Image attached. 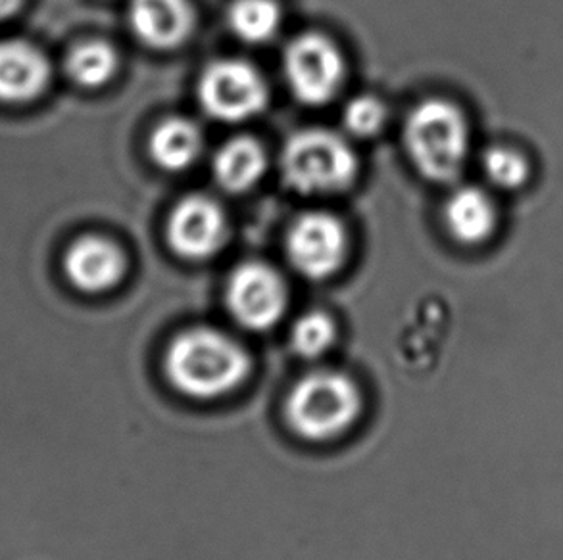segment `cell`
<instances>
[{
    "label": "cell",
    "mask_w": 563,
    "mask_h": 560,
    "mask_svg": "<svg viewBox=\"0 0 563 560\" xmlns=\"http://www.w3.org/2000/svg\"><path fill=\"white\" fill-rule=\"evenodd\" d=\"M164 363L172 387L202 402L235 392L251 374L246 349L213 328H192L179 334Z\"/></svg>",
    "instance_id": "obj_1"
},
{
    "label": "cell",
    "mask_w": 563,
    "mask_h": 560,
    "mask_svg": "<svg viewBox=\"0 0 563 560\" xmlns=\"http://www.w3.org/2000/svg\"><path fill=\"white\" fill-rule=\"evenodd\" d=\"M406 148L419 173L433 182H452L470 156V127L464 112L446 100H426L406 123Z\"/></svg>",
    "instance_id": "obj_2"
},
{
    "label": "cell",
    "mask_w": 563,
    "mask_h": 560,
    "mask_svg": "<svg viewBox=\"0 0 563 560\" xmlns=\"http://www.w3.org/2000/svg\"><path fill=\"white\" fill-rule=\"evenodd\" d=\"M362 394L356 382L339 371H313L290 390L285 413L300 438L328 441L356 423Z\"/></svg>",
    "instance_id": "obj_3"
},
{
    "label": "cell",
    "mask_w": 563,
    "mask_h": 560,
    "mask_svg": "<svg viewBox=\"0 0 563 560\" xmlns=\"http://www.w3.org/2000/svg\"><path fill=\"white\" fill-rule=\"evenodd\" d=\"M282 169L290 189L302 194H329L352 184L358 159L346 141L335 133L308 130L287 143Z\"/></svg>",
    "instance_id": "obj_4"
},
{
    "label": "cell",
    "mask_w": 563,
    "mask_h": 560,
    "mask_svg": "<svg viewBox=\"0 0 563 560\" xmlns=\"http://www.w3.org/2000/svg\"><path fill=\"white\" fill-rule=\"evenodd\" d=\"M198 97L212 117L235 123L249 120L266 108L267 89L264 79L251 64L220 60L206 69L198 87Z\"/></svg>",
    "instance_id": "obj_5"
},
{
    "label": "cell",
    "mask_w": 563,
    "mask_h": 560,
    "mask_svg": "<svg viewBox=\"0 0 563 560\" xmlns=\"http://www.w3.org/2000/svg\"><path fill=\"white\" fill-rule=\"evenodd\" d=\"M285 76L298 100L318 107L333 99L343 83V56L328 37L306 33L285 53Z\"/></svg>",
    "instance_id": "obj_6"
},
{
    "label": "cell",
    "mask_w": 563,
    "mask_h": 560,
    "mask_svg": "<svg viewBox=\"0 0 563 560\" xmlns=\"http://www.w3.org/2000/svg\"><path fill=\"white\" fill-rule=\"evenodd\" d=\"M228 305L239 325L267 331L287 310V288L272 267L244 264L229 279Z\"/></svg>",
    "instance_id": "obj_7"
},
{
    "label": "cell",
    "mask_w": 563,
    "mask_h": 560,
    "mask_svg": "<svg viewBox=\"0 0 563 560\" xmlns=\"http://www.w3.org/2000/svg\"><path fill=\"white\" fill-rule=\"evenodd\" d=\"M290 264L310 279H325L341 267L346 251L343 225L328 213H308L290 228Z\"/></svg>",
    "instance_id": "obj_8"
},
{
    "label": "cell",
    "mask_w": 563,
    "mask_h": 560,
    "mask_svg": "<svg viewBox=\"0 0 563 560\" xmlns=\"http://www.w3.org/2000/svg\"><path fill=\"white\" fill-rule=\"evenodd\" d=\"M225 235V215L210 198H185L169 217V244L179 256L187 259L210 258L220 250Z\"/></svg>",
    "instance_id": "obj_9"
},
{
    "label": "cell",
    "mask_w": 563,
    "mask_h": 560,
    "mask_svg": "<svg viewBox=\"0 0 563 560\" xmlns=\"http://www.w3.org/2000/svg\"><path fill=\"white\" fill-rule=\"evenodd\" d=\"M64 271L77 290L100 294L122 280L125 258L122 250L107 238L85 236L66 251Z\"/></svg>",
    "instance_id": "obj_10"
},
{
    "label": "cell",
    "mask_w": 563,
    "mask_h": 560,
    "mask_svg": "<svg viewBox=\"0 0 563 560\" xmlns=\"http://www.w3.org/2000/svg\"><path fill=\"white\" fill-rule=\"evenodd\" d=\"M133 33L153 48H174L189 37L195 14L189 0H131Z\"/></svg>",
    "instance_id": "obj_11"
},
{
    "label": "cell",
    "mask_w": 563,
    "mask_h": 560,
    "mask_svg": "<svg viewBox=\"0 0 563 560\" xmlns=\"http://www.w3.org/2000/svg\"><path fill=\"white\" fill-rule=\"evenodd\" d=\"M51 77L48 61L35 46L22 41L0 43V100L30 102L43 92Z\"/></svg>",
    "instance_id": "obj_12"
},
{
    "label": "cell",
    "mask_w": 563,
    "mask_h": 560,
    "mask_svg": "<svg viewBox=\"0 0 563 560\" xmlns=\"http://www.w3.org/2000/svg\"><path fill=\"white\" fill-rule=\"evenodd\" d=\"M450 235L465 246L487 243L498 225V210L488 192L477 187L457 189L444 208Z\"/></svg>",
    "instance_id": "obj_13"
},
{
    "label": "cell",
    "mask_w": 563,
    "mask_h": 560,
    "mask_svg": "<svg viewBox=\"0 0 563 560\" xmlns=\"http://www.w3.org/2000/svg\"><path fill=\"white\" fill-rule=\"evenodd\" d=\"M266 171V154L254 138L239 137L221 146L213 159V175L229 192L254 187Z\"/></svg>",
    "instance_id": "obj_14"
},
{
    "label": "cell",
    "mask_w": 563,
    "mask_h": 560,
    "mask_svg": "<svg viewBox=\"0 0 563 560\" xmlns=\"http://www.w3.org/2000/svg\"><path fill=\"white\" fill-rule=\"evenodd\" d=\"M202 137L195 123L189 120H168L154 131L151 152L158 166L168 171H181L198 158Z\"/></svg>",
    "instance_id": "obj_15"
},
{
    "label": "cell",
    "mask_w": 563,
    "mask_h": 560,
    "mask_svg": "<svg viewBox=\"0 0 563 560\" xmlns=\"http://www.w3.org/2000/svg\"><path fill=\"white\" fill-rule=\"evenodd\" d=\"M282 23L275 0H235L229 8V25L246 43H264Z\"/></svg>",
    "instance_id": "obj_16"
},
{
    "label": "cell",
    "mask_w": 563,
    "mask_h": 560,
    "mask_svg": "<svg viewBox=\"0 0 563 560\" xmlns=\"http://www.w3.org/2000/svg\"><path fill=\"white\" fill-rule=\"evenodd\" d=\"M118 56L114 48L100 41L76 46L68 56V74L77 85L87 89L102 87L114 76Z\"/></svg>",
    "instance_id": "obj_17"
},
{
    "label": "cell",
    "mask_w": 563,
    "mask_h": 560,
    "mask_svg": "<svg viewBox=\"0 0 563 560\" xmlns=\"http://www.w3.org/2000/svg\"><path fill=\"white\" fill-rule=\"evenodd\" d=\"M335 338L336 326L333 318L320 311H313L298 318L297 325L292 326L290 344L298 356L316 359L323 356L335 344Z\"/></svg>",
    "instance_id": "obj_18"
},
{
    "label": "cell",
    "mask_w": 563,
    "mask_h": 560,
    "mask_svg": "<svg viewBox=\"0 0 563 560\" xmlns=\"http://www.w3.org/2000/svg\"><path fill=\"white\" fill-rule=\"evenodd\" d=\"M483 171L493 187L500 190L521 189L529 181V161L508 146H493L483 156Z\"/></svg>",
    "instance_id": "obj_19"
},
{
    "label": "cell",
    "mask_w": 563,
    "mask_h": 560,
    "mask_svg": "<svg viewBox=\"0 0 563 560\" xmlns=\"http://www.w3.org/2000/svg\"><path fill=\"white\" fill-rule=\"evenodd\" d=\"M385 107L375 97H358L344 110V125L354 137H374L385 123Z\"/></svg>",
    "instance_id": "obj_20"
},
{
    "label": "cell",
    "mask_w": 563,
    "mask_h": 560,
    "mask_svg": "<svg viewBox=\"0 0 563 560\" xmlns=\"http://www.w3.org/2000/svg\"><path fill=\"white\" fill-rule=\"evenodd\" d=\"M22 0H0V20H7L20 8Z\"/></svg>",
    "instance_id": "obj_21"
}]
</instances>
